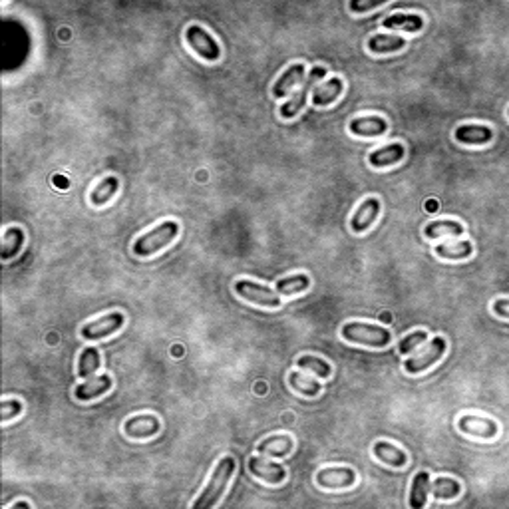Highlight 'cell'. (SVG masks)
I'll use <instances>...</instances> for the list:
<instances>
[{"instance_id": "1", "label": "cell", "mask_w": 509, "mask_h": 509, "mask_svg": "<svg viewBox=\"0 0 509 509\" xmlns=\"http://www.w3.org/2000/svg\"><path fill=\"white\" fill-rule=\"evenodd\" d=\"M233 471H235V459L229 456L223 457V459L217 464L213 476H211L209 483L205 485V489L202 492V496L197 497V499L191 503V508L193 509L213 508L215 503L219 501L221 494L225 492V487H227V483H229V480H231V476H233Z\"/></svg>"}, {"instance_id": "2", "label": "cell", "mask_w": 509, "mask_h": 509, "mask_svg": "<svg viewBox=\"0 0 509 509\" xmlns=\"http://www.w3.org/2000/svg\"><path fill=\"white\" fill-rule=\"evenodd\" d=\"M342 338L356 344H366L372 349H382L388 347L392 335L386 328L376 326V324H366V322H349L342 326Z\"/></svg>"}, {"instance_id": "3", "label": "cell", "mask_w": 509, "mask_h": 509, "mask_svg": "<svg viewBox=\"0 0 509 509\" xmlns=\"http://www.w3.org/2000/svg\"><path fill=\"white\" fill-rule=\"evenodd\" d=\"M177 233H179V225L175 221H165V223H161L160 227L151 229L149 233L135 239L134 253L137 257H149V254L158 253L160 249L167 247L169 243L174 241Z\"/></svg>"}, {"instance_id": "4", "label": "cell", "mask_w": 509, "mask_h": 509, "mask_svg": "<svg viewBox=\"0 0 509 509\" xmlns=\"http://www.w3.org/2000/svg\"><path fill=\"white\" fill-rule=\"evenodd\" d=\"M324 76H326V68L314 66L310 70V74L303 80V86H301V88L295 92V96H293L291 100H287V104L281 107V116L284 120H287V118H295L296 114L303 109V106L307 104L308 92L314 90L317 84H319V80H322Z\"/></svg>"}, {"instance_id": "5", "label": "cell", "mask_w": 509, "mask_h": 509, "mask_svg": "<svg viewBox=\"0 0 509 509\" xmlns=\"http://www.w3.org/2000/svg\"><path fill=\"white\" fill-rule=\"evenodd\" d=\"M235 293L245 301L261 305V307L275 308L281 305V295L277 291H271L268 287L257 284L253 281H237L235 282Z\"/></svg>"}, {"instance_id": "6", "label": "cell", "mask_w": 509, "mask_h": 509, "mask_svg": "<svg viewBox=\"0 0 509 509\" xmlns=\"http://www.w3.org/2000/svg\"><path fill=\"white\" fill-rule=\"evenodd\" d=\"M185 38H188L189 46L199 54L202 58H205L207 62H217L221 58V48L219 44L215 42V38L205 30V28L197 26H189L185 30Z\"/></svg>"}, {"instance_id": "7", "label": "cell", "mask_w": 509, "mask_h": 509, "mask_svg": "<svg viewBox=\"0 0 509 509\" xmlns=\"http://www.w3.org/2000/svg\"><path fill=\"white\" fill-rule=\"evenodd\" d=\"M443 352H446V340L442 336H436V338H432V342H430L428 349L424 352H420V354H416L414 358L404 362V368H406L408 374L424 372V370H428L432 364H436L442 358Z\"/></svg>"}, {"instance_id": "8", "label": "cell", "mask_w": 509, "mask_h": 509, "mask_svg": "<svg viewBox=\"0 0 509 509\" xmlns=\"http://www.w3.org/2000/svg\"><path fill=\"white\" fill-rule=\"evenodd\" d=\"M121 326H123V314L121 312H112V314H106V317H102L98 321L84 324L80 335L86 340H98V338H104L107 335H114L116 331H120Z\"/></svg>"}, {"instance_id": "9", "label": "cell", "mask_w": 509, "mask_h": 509, "mask_svg": "<svg viewBox=\"0 0 509 509\" xmlns=\"http://www.w3.org/2000/svg\"><path fill=\"white\" fill-rule=\"evenodd\" d=\"M356 482V473L350 468H326L317 473V483L326 489H340L350 487Z\"/></svg>"}, {"instance_id": "10", "label": "cell", "mask_w": 509, "mask_h": 509, "mask_svg": "<svg viewBox=\"0 0 509 509\" xmlns=\"http://www.w3.org/2000/svg\"><path fill=\"white\" fill-rule=\"evenodd\" d=\"M459 430L464 434H469V436H478V438H483V440H489V438H496L497 436V424L494 420H487V418H482V416H462L459 420Z\"/></svg>"}, {"instance_id": "11", "label": "cell", "mask_w": 509, "mask_h": 509, "mask_svg": "<svg viewBox=\"0 0 509 509\" xmlns=\"http://www.w3.org/2000/svg\"><path fill=\"white\" fill-rule=\"evenodd\" d=\"M249 469L259 480L268 483H281L287 478V469L282 468L281 464L267 462V459H261V457H251L249 459Z\"/></svg>"}, {"instance_id": "12", "label": "cell", "mask_w": 509, "mask_h": 509, "mask_svg": "<svg viewBox=\"0 0 509 509\" xmlns=\"http://www.w3.org/2000/svg\"><path fill=\"white\" fill-rule=\"evenodd\" d=\"M123 432L130 438H151L160 432V420L155 416H134L126 422Z\"/></svg>"}, {"instance_id": "13", "label": "cell", "mask_w": 509, "mask_h": 509, "mask_svg": "<svg viewBox=\"0 0 509 509\" xmlns=\"http://www.w3.org/2000/svg\"><path fill=\"white\" fill-rule=\"evenodd\" d=\"M378 213H380V202L374 199V197H370V199L362 202L360 207L356 209V213L352 215L350 227H352L354 233H362V231H366V229L374 223Z\"/></svg>"}, {"instance_id": "14", "label": "cell", "mask_w": 509, "mask_h": 509, "mask_svg": "<svg viewBox=\"0 0 509 509\" xmlns=\"http://www.w3.org/2000/svg\"><path fill=\"white\" fill-rule=\"evenodd\" d=\"M456 139L468 146H485L494 139V132L487 126H476V123H466L456 130Z\"/></svg>"}, {"instance_id": "15", "label": "cell", "mask_w": 509, "mask_h": 509, "mask_svg": "<svg viewBox=\"0 0 509 509\" xmlns=\"http://www.w3.org/2000/svg\"><path fill=\"white\" fill-rule=\"evenodd\" d=\"M388 130V123L382 120V118H354L350 121V132L354 135H362V137H376V135H382Z\"/></svg>"}, {"instance_id": "16", "label": "cell", "mask_w": 509, "mask_h": 509, "mask_svg": "<svg viewBox=\"0 0 509 509\" xmlns=\"http://www.w3.org/2000/svg\"><path fill=\"white\" fill-rule=\"evenodd\" d=\"M293 446L295 443L289 436H271L257 446V452L271 457H284L293 452Z\"/></svg>"}, {"instance_id": "17", "label": "cell", "mask_w": 509, "mask_h": 509, "mask_svg": "<svg viewBox=\"0 0 509 509\" xmlns=\"http://www.w3.org/2000/svg\"><path fill=\"white\" fill-rule=\"evenodd\" d=\"M342 94V80L340 78H331L326 80L321 86H317L312 90V104L314 106H328L333 104L338 96Z\"/></svg>"}, {"instance_id": "18", "label": "cell", "mask_w": 509, "mask_h": 509, "mask_svg": "<svg viewBox=\"0 0 509 509\" xmlns=\"http://www.w3.org/2000/svg\"><path fill=\"white\" fill-rule=\"evenodd\" d=\"M382 26L388 30H406V32H420L424 28V20L418 14H392L388 18H384Z\"/></svg>"}, {"instance_id": "19", "label": "cell", "mask_w": 509, "mask_h": 509, "mask_svg": "<svg viewBox=\"0 0 509 509\" xmlns=\"http://www.w3.org/2000/svg\"><path fill=\"white\" fill-rule=\"evenodd\" d=\"M109 388H112V378L109 376H98V378L88 380V382H82L80 386L76 388V398L86 402V400L102 396Z\"/></svg>"}, {"instance_id": "20", "label": "cell", "mask_w": 509, "mask_h": 509, "mask_svg": "<svg viewBox=\"0 0 509 509\" xmlns=\"http://www.w3.org/2000/svg\"><path fill=\"white\" fill-rule=\"evenodd\" d=\"M374 456L388 464L392 468H404L408 464V456L404 454L402 450H398L396 446H392L388 442H376L374 443Z\"/></svg>"}, {"instance_id": "21", "label": "cell", "mask_w": 509, "mask_h": 509, "mask_svg": "<svg viewBox=\"0 0 509 509\" xmlns=\"http://www.w3.org/2000/svg\"><path fill=\"white\" fill-rule=\"evenodd\" d=\"M404 158V146L402 144H392V146H386V148L376 149L370 153V165L372 167H388V165H394Z\"/></svg>"}, {"instance_id": "22", "label": "cell", "mask_w": 509, "mask_h": 509, "mask_svg": "<svg viewBox=\"0 0 509 509\" xmlns=\"http://www.w3.org/2000/svg\"><path fill=\"white\" fill-rule=\"evenodd\" d=\"M404 46H406V40L402 36H396V34H376L368 40V48L374 54L398 52Z\"/></svg>"}, {"instance_id": "23", "label": "cell", "mask_w": 509, "mask_h": 509, "mask_svg": "<svg viewBox=\"0 0 509 509\" xmlns=\"http://www.w3.org/2000/svg\"><path fill=\"white\" fill-rule=\"evenodd\" d=\"M303 76H305V64H293V66L289 68L284 74H282L279 80L275 82V86H273V96L275 98H282V96L287 94L295 84L303 80Z\"/></svg>"}, {"instance_id": "24", "label": "cell", "mask_w": 509, "mask_h": 509, "mask_svg": "<svg viewBox=\"0 0 509 509\" xmlns=\"http://www.w3.org/2000/svg\"><path fill=\"white\" fill-rule=\"evenodd\" d=\"M430 487H432V482H430V473H428V471H420V473H418V476L414 478V483H412V494H410V508L422 509L424 506H426V501H428Z\"/></svg>"}, {"instance_id": "25", "label": "cell", "mask_w": 509, "mask_h": 509, "mask_svg": "<svg viewBox=\"0 0 509 509\" xmlns=\"http://www.w3.org/2000/svg\"><path fill=\"white\" fill-rule=\"evenodd\" d=\"M120 188V181H118V177H114V175H107L104 177L98 185L94 188L92 191V203H94L96 207H102V205H106L114 195H116V191Z\"/></svg>"}, {"instance_id": "26", "label": "cell", "mask_w": 509, "mask_h": 509, "mask_svg": "<svg viewBox=\"0 0 509 509\" xmlns=\"http://www.w3.org/2000/svg\"><path fill=\"white\" fill-rule=\"evenodd\" d=\"M464 227L456 221H434L426 227L428 239H440V237H462Z\"/></svg>"}, {"instance_id": "27", "label": "cell", "mask_w": 509, "mask_h": 509, "mask_svg": "<svg viewBox=\"0 0 509 509\" xmlns=\"http://www.w3.org/2000/svg\"><path fill=\"white\" fill-rule=\"evenodd\" d=\"M308 287H310V279L307 275H293V277H287L277 282V293L284 296L298 295V293L307 291Z\"/></svg>"}, {"instance_id": "28", "label": "cell", "mask_w": 509, "mask_h": 509, "mask_svg": "<svg viewBox=\"0 0 509 509\" xmlns=\"http://www.w3.org/2000/svg\"><path fill=\"white\" fill-rule=\"evenodd\" d=\"M462 485L452 478H436L432 482V494L436 499H454L459 496Z\"/></svg>"}, {"instance_id": "29", "label": "cell", "mask_w": 509, "mask_h": 509, "mask_svg": "<svg viewBox=\"0 0 509 509\" xmlns=\"http://www.w3.org/2000/svg\"><path fill=\"white\" fill-rule=\"evenodd\" d=\"M22 243H24V233L22 229L10 227L4 233V239H2V259H13L14 254L22 249Z\"/></svg>"}, {"instance_id": "30", "label": "cell", "mask_w": 509, "mask_h": 509, "mask_svg": "<svg viewBox=\"0 0 509 509\" xmlns=\"http://www.w3.org/2000/svg\"><path fill=\"white\" fill-rule=\"evenodd\" d=\"M473 251V247H471V243L469 241H457V243H452V245H438L436 247V253L440 254L442 259H468L469 254Z\"/></svg>"}, {"instance_id": "31", "label": "cell", "mask_w": 509, "mask_h": 509, "mask_svg": "<svg viewBox=\"0 0 509 509\" xmlns=\"http://www.w3.org/2000/svg\"><path fill=\"white\" fill-rule=\"evenodd\" d=\"M100 368V352L96 349H86L80 354L78 360V376L80 378H90L96 374V370Z\"/></svg>"}, {"instance_id": "32", "label": "cell", "mask_w": 509, "mask_h": 509, "mask_svg": "<svg viewBox=\"0 0 509 509\" xmlns=\"http://www.w3.org/2000/svg\"><path fill=\"white\" fill-rule=\"evenodd\" d=\"M289 380H291V386H293L296 392H301L303 396H308V398H312V396H317V394L321 392V384H319V382L310 380V378L303 376L301 372H291V374H289Z\"/></svg>"}, {"instance_id": "33", "label": "cell", "mask_w": 509, "mask_h": 509, "mask_svg": "<svg viewBox=\"0 0 509 509\" xmlns=\"http://www.w3.org/2000/svg\"><path fill=\"white\" fill-rule=\"evenodd\" d=\"M296 364H298L303 370H310V372H314V374L319 376V378H328V376L333 374L331 364H328V362H324L322 358H317V356H301Z\"/></svg>"}, {"instance_id": "34", "label": "cell", "mask_w": 509, "mask_h": 509, "mask_svg": "<svg viewBox=\"0 0 509 509\" xmlns=\"http://www.w3.org/2000/svg\"><path fill=\"white\" fill-rule=\"evenodd\" d=\"M426 340H428V333H424V331H416L412 335L404 336L402 340L398 342V352H400V354H408V352L416 350L422 342H426Z\"/></svg>"}, {"instance_id": "35", "label": "cell", "mask_w": 509, "mask_h": 509, "mask_svg": "<svg viewBox=\"0 0 509 509\" xmlns=\"http://www.w3.org/2000/svg\"><path fill=\"white\" fill-rule=\"evenodd\" d=\"M20 412H22V404L18 402V400H4V402L0 404V420L2 422L13 420Z\"/></svg>"}, {"instance_id": "36", "label": "cell", "mask_w": 509, "mask_h": 509, "mask_svg": "<svg viewBox=\"0 0 509 509\" xmlns=\"http://www.w3.org/2000/svg\"><path fill=\"white\" fill-rule=\"evenodd\" d=\"M384 2H388V0H350V13H366V10H372Z\"/></svg>"}, {"instance_id": "37", "label": "cell", "mask_w": 509, "mask_h": 509, "mask_svg": "<svg viewBox=\"0 0 509 509\" xmlns=\"http://www.w3.org/2000/svg\"><path fill=\"white\" fill-rule=\"evenodd\" d=\"M494 312L501 319H509V298H499L494 303Z\"/></svg>"}, {"instance_id": "38", "label": "cell", "mask_w": 509, "mask_h": 509, "mask_svg": "<svg viewBox=\"0 0 509 509\" xmlns=\"http://www.w3.org/2000/svg\"><path fill=\"white\" fill-rule=\"evenodd\" d=\"M14 508H30L26 501H20V503H14Z\"/></svg>"}, {"instance_id": "39", "label": "cell", "mask_w": 509, "mask_h": 509, "mask_svg": "<svg viewBox=\"0 0 509 509\" xmlns=\"http://www.w3.org/2000/svg\"><path fill=\"white\" fill-rule=\"evenodd\" d=\"M508 114H509V112H508Z\"/></svg>"}]
</instances>
